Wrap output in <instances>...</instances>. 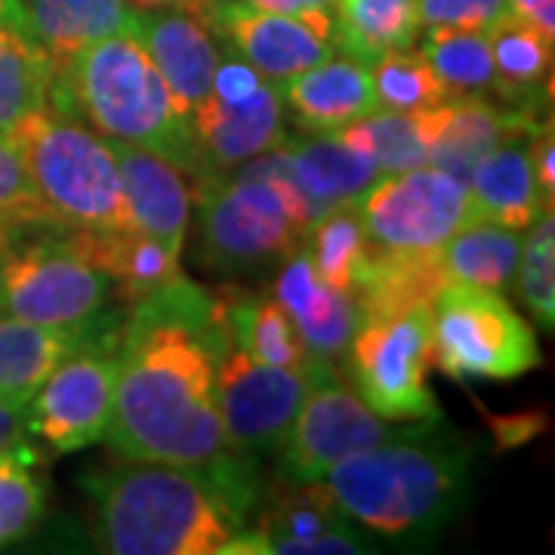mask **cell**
<instances>
[{
  "label": "cell",
  "instance_id": "1",
  "mask_svg": "<svg viewBox=\"0 0 555 555\" xmlns=\"http://www.w3.org/2000/svg\"><path fill=\"white\" fill-rule=\"evenodd\" d=\"M214 297L177 275L133 302L118 339L108 451L130 463L210 466L225 456Z\"/></svg>",
  "mask_w": 555,
  "mask_h": 555
},
{
  "label": "cell",
  "instance_id": "2",
  "mask_svg": "<svg viewBox=\"0 0 555 555\" xmlns=\"http://www.w3.org/2000/svg\"><path fill=\"white\" fill-rule=\"evenodd\" d=\"M100 553L219 555L241 531L257 485L238 460L210 466L130 463L83 478Z\"/></svg>",
  "mask_w": 555,
  "mask_h": 555
},
{
  "label": "cell",
  "instance_id": "3",
  "mask_svg": "<svg viewBox=\"0 0 555 555\" xmlns=\"http://www.w3.org/2000/svg\"><path fill=\"white\" fill-rule=\"evenodd\" d=\"M426 426L346 456L321 478L343 516L392 543H426L454 521L473 454L463 441L429 438Z\"/></svg>",
  "mask_w": 555,
  "mask_h": 555
},
{
  "label": "cell",
  "instance_id": "4",
  "mask_svg": "<svg viewBox=\"0 0 555 555\" xmlns=\"http://www.w3.org/2000/svg\"><path fill=\"white\" fill-rule=\"evenodd\" d=\"M50 112L87 120L105 139L155 152L182 173H198L192 124L133 31L102 38L56 62Z\"/></svg>",
  "mask_w": 555,
  "mask_h": 555
},
{
  "label": "cell",
  "instance_id": "5",
  "mask_svg": "<svg viewBox=\"0 0 555 555\" xmlns=\"http://www.w3.org/2000/svg\"><path fill=\"white\" fill-rule=\"evenodd\" d=\"M43 214L60 229H133L118 164L105 137L56 112H38L13 133Z\"/></svg>",
  "mask_w": 555,
  "mask_h": 555
},
{
  "label": "cell",
  "instance_id": "6",
  "mask_svg": "<svg viewBox=\"0 0 555 555\" xmlns=\"http://www.w3.org/2000/svg\"><path fill=\"white\" fill-rule=\"evenodd\" d=\"M297 182L287 170L204 179L198 189L201 262L217 275H254L281 266L306 238L294 217Z\"/></svg>",
  "mask_w": 555,
  "mask_h": 555
},
{
  "label": "cell",
  "instance_id": "7",
  "mask_svg": "<svg viewBox=\"0 0 555 555\" xmlns=\"http://www.w3.org/2000/svg\"><path fill=\"white\" fill-rule=\"evenodd\" d=\"M433 364L451 379H518L540 364L534 327L503 291L448 281L429 306Z\"/></svg>",
  "mask_w": 555,
  "mask_h": 555
},
{
  "label": "cell",
  "instance_id": "8",
  "mask_svg": "<svg viewBox=\"0 0 555 555\" xmlns=\"http://www.w3.org/2000/svg\"><path fill=\"white\" fill-rule=\"evenodd\" d=\"M349 367L358 398L383 420L438 423L436 392L429 389L433 364V312L414 306L408 312L358 321L349 343Z\"/></svg>",
  "mask_w": 555,
  "mask_h": 555
},
{
  "label": "cell",
  "instance_id": "9",
  "mask_svg": "<svg viewBox=\"0 0 555 555\" xmlns=\"http://www.w3.org/2000/svg\"><path fill=\"white\" fill-rule=\"evenodd\" d=\"M65 235L22 241L0 272V315L47 327H78L102 315L115 284Z\"/></svg>",
  "mask_w": 555,
  "mask_h": 555
},
{
  "label": "cell",
  "instance_id": "10",
  "mask_svg": "<svg viewBox=\"0 0 555 555\" xmlns=\"http://www.w3.org/2000/svg\"><path fill=\"white\" fill-rule=\"evenodd\" d=\"M321 356L299 367L262 364L219 334L214 349L217 367V408L225 444L238 454H272L294 426L302 398L315 379Z\"/></svg>",
  "mask_w": 555,
  "mask_h": 555
},
{
  "label": "cell",
  "instance_id": "11",
  "mask_svg": "<svg viewBox=\"0 0 555 555\" xmlns=\"http://www.w3.org/2000/svg\"><path fill=\"white\" fill-rule=\"evenodd\" d=\"M367 244L379 254H436L469 222V192L436 167L383 173L356 201Z\"/></svg>",
  "mask_w": 555,
  "mask_h": 555
},
{
  "label": "cell",
  "instance_id": "12",
  "mask_svg": "<svg viewBox=\"0 0 555 555\" xmlns=\"http://www.w3.org/2000/svg\"><path fill=\"white\" fill-rule=\"evenodd\" d=\"M396 436L401 433L343 383L334 361L321 358L297 420L278 448L281 478L294 485L321 481L339 460Z\"/></svg>",
  "mask_w": 555,
  "mask_h": 555
},
{
  "label": "cell",
  "instance_id": "13",
  "mask_svg": "<svg viewBox=\"0 0 555 555\" xmlns=\"http://www.w3.org/2000/svg\"><path fill=\"white\" fill-rule=\"evenodd\" d=\"M100 346L87 343L62 358L28 401L31 433L56 454H75L105 438L118 386V346L115 352Z\"/></svg>",
  "mask_w": 555,
  "mask_h": 555
},
{
  "label": "cell",
  "instance_id": "14",
  "mask_svg": "<svg viewBox=\"0 0 555 555\" xmlns=\"http://www.w3.org/2000/svg\"><path fill=\"white\" fill-rule=\"evenodd\" d=\"M201 22L217 38L229 40L241 60L275 87L334 56L331 13L287 16L250 0H214Z\"/></svg>",
  "mask_w": 555,
  "mask_h": 555
},
{
  "label": "cell",
  "instance_id": "15",
  "mask_svg": "<svg viewBox=\"0 0 555 555\" xmlns=\"http://www.w3.org/2000/svg\"><path fill=\"white\" fill-rule=\"evenodd\" d=\"M371 553L352 518L324 491L321 481H284L269 491V500L247 534H232L222 555H364Z\"/></svg>",
  "mask_w": 555,
  "mask_h": 555
},
{
  "label": "cell",
  "instance_id": "16",
  "mask_svg": "<svg viewBox=\"0 0 555 555\" xmlns=\"http://www.w3.org/2000/svg\"><path fill=\"white\" fill-rule=\"evenodd\" d=\"M284 127V102L269 80H262L247 100L222 102L207 96L192 118L195 177H225L241 164L272 152L287 139Z\"/></svg>",
  "mask_w": 555,
  "mask_h": 555
},
{
  "label": "cell",
  "instance_id": "17",
  "mask_svg": "<svg viewBox=\"0 0 555 555\" xmlns=\"http://www.w3.org/2000/svg\"><path fill=\"white\" fill-rule=\"evenodd\" d=\"M133 35L142 40L152 62L167 80L179 112L195 118L201 105L210 96L214 72L219 65V47L210 28L189 10H137Z\"/></svg>",
  "mask_w": 555,
  "mask_h": 555
},
{
  "label": "cell",
  "instance_id": "18",
  "mask_svg": "<svg viewBox=\"0 0 555 555\" xmlns=\"http://www.w3.org/2000/svg\"><path fill=\"white\" fill-rule=\"evenodd\" d=\"M278 93L284 112L306 137L337 133L379 108L371 65L349 56H327L297 78L278 83Z\"/></svg>",
  "mask_w": 555,
  "mask_h": 555
},
{
  "label": "cell",
  "instance_id": "19",
  "mask_svg": "<svg viewBox=\"0 0 555 555\" xmlns=\"http://www.w3.org/2000/svg\"><path fill=\"white\" fill-rule=\"evenodd\" d=\"M118 164L120 189L133 229L164 244L170 254H182L189 222H192V192L182 179V170L155 152L139 145L105 139Z\"/></svg>",
  "mask_w": 555,
  "mask_h": 555
},
{
  "label": "cell",
  "instance_id": "20",
  "mask_svg": "<svg viewBox=\"0 0 555 555\" xmlns=\"http://www.w3.org/2000/svg\"><path fill=\"white\" fill-rule=\"evenodd\" d=\"M272 297L291 315L306 352L334 361L349 349L358 327L356 299L318 275L306 247H297L281 262Z\"/></svg>",
  "mask_w": 555,
  "mask_h": 555
},
{
  "label": "cell",
  "instance_id": "21",
  "mask_svg": "<svg viewBox=\"0 0 555 555\" xmlns=\"http://www.w3.org/2000/svg\"><path fill=\"white\" fill-rule=\"evenodd\" d=\"M528 142L531 133H513L478 160L466 182L469 222H496L525 232L543 210H553L537 189Z\"/></svg>",
  "mask_w": 555,
  "mask_h": 555
},
{
  "label": "cell",
  "instance_id": "22",
  "mask_svg": "<svg viewBox=\"0 0 555 555\" xmlns=\"http://www.w3.org/2000/svg\"><path fill=\"white\" fill-rule=\"evenodd\" d=\"M543 120L528 108H500L488 96H460L448 105V118L429 152V167L469 182L476 164L513 133H534Z\"/></svg>",
  "mask_w": 555,
  "mask_h": 555
},
{
  "label": "cell",
  "instance_id": "23",
  "mask_svg": "<svg viewBox=\"0 0 555 555\" xmlns=\"http://www.w3.org/2000/svg\"><path fill=\"white\" fill-rule=\"evenodd\" d=\"M25 38L53 62L72 60L83 47L137 28V7L127 0H22Z\"/></svg>",
  "mask_w": 555,
  "mask_h": 555
},
{
  "label": "cell",
  "instance_id": "24",
  "mask_svg": "<svg viewBox=\"0 0 555 555\" xmlns=\"http://www.w3.org/2000/svg\"><path fill=\"white\" fill-rule=\"evenodd\" d=\"M96 318L78 327H47L0 315V398L31 401L62 358L93 343Z\"/></svg>",
  "mask_w": 555,
  "mask_h": 555
},
{
  "label": "cell",
  "instance_id": "25",
  "mask_svg": "<svg viewBox=\"0 0 555 555\" xmlns=\"http://www.w3.org/2000/svg\"><path fill=\"white\" fill-rule=\"evenodd\" d=\"M214 315L219 334L262 364L299 367L309 358L294 321L275 297H257L229 287L214 297Z\"/></svg>",
  "mask_w": 555,
  "mask_h": 555
},
{
  "label": "cell",
  "instance_id": "26",
  "mask_svg": "<svg viewBox=\"0 0 555 555\" xmlns=\"http://www.w3.org/2000/svg\"><path fill=\"white\" fill-rule=\"evenodd\" d=\"M284 152L299 189L312 201L318 217H324L339 204H352L379 177L374 158L346 145L337 133L299 139V142L284 139Z\"/></svg>",
  "mask_w": 555,
  "mask_h": 555
},
{
  "label": "cell",
  "instance_id": "27",
  "mask_svg": "<svg viewBox=\"0 0 555 555\" xmlns=\"http://www.w3.org/2000/svg\"><path fill=\"white\" fill-rule=\"evenodd\" d=\"M420 28L416 0H334L331 7V47L364 65L414 47Z\"/></svg>",
  "mask_w": 555,
  "mask_h": 555
},
{
  "label": "cell",
  "instance_id": "28",
  "mask_svg": "<svg viewBox=\"0 0 555 555\" xmlns=\"http://www.w3.org/2000/svg\"><path fill=\"white\" fill-rule=\"evenodd\" d=\"M72 235L83 247V254L112 278L120 297L130 302L152 297L164 284L182 275L177 254H170L164 244L142 235L137 229H124V232L72 229Z\"/></svg>",
  "mask_w": 555,
  "mask_h": 555
},
{
  "label": "cell",
  "instance_id": "29",
  "mask_svg": "<svg viewBox=\"0 0 555 555\" xmlns=\"http://www.w3.org/2000/svg\"><path fill=\"white\" fill-rule=\"evenodd\" d=\"M488 43L494 56V96L513 108H528L550 90L553 72V38H546L537 25L506 13L488 28Z\"/></svg>",
  "mask_w": 555,
  "mask_h": 555
},
{
  "label": "cell",
  "instance_id": "30",
  "mask_svg": "<svg viewBox=\"0 0 555 555\" xmlns=\"http://www.w3.org/2000/svg\"><path fill=\"white\" fill-rule=\"evenodd\" d=\"M521 232L496 222H466L438 247V266L448 281L506 291L516 281Z\"/></svg>",
  "mask_w": 555,
  "mask_h": 555
},
{
  "label": "cell",
  "instance_id": "31",
  "mask_svg": "<svg viewBox=\"0 0 555 555\" xmlns=\"http://www.w3.org/2000/svg\"><path fill=\"white\" fill-rule=\"evenodd\" d=\"M56 62L16 28L0 25V137L50 108Z\"/></svg>",
  "mask_w": 555,
  "mask_h": 555
},
{
  "label": "cell",
  "instance_id": "32",
  "mask_svg": "<svg viewBox=\"0 0 555 555\" xmlns=\"http://www.w3.org/2000/svg\"><path fill=\"white\" fill-rule=\"evenodd\" d=\"M448 105L423 108V112H389L377 108L367 118H361L367 139H371V158L383 173H404L429 164V152L436 145L438 133L448 118Z\"/></svg>",
  "mask_w": 555,
  "mask_h": 555
},
{
  "label": "cell",
  "instance_id": "33",
  "mask_svg": "<svg viewBox=\"0 0 555 555\" xmlns=\"http://www.w3.org/2000/svg\"><path fill=\"white\" fill-rule=\"evenodd\" d=\"M306 238H309L306 250L315 262L318 275L352 297L374 254L364 235V225L358 219L356 204H339L324 217H318L309 225Z\"/></svg>",
  "mask_w": 555,
  "mask_h": 555
},
{
  "label": "cell",
  "instance_id": "34",
  "mask_svg": "<svg viewBox=\"0 0 555 555\" xmlns=\"http://www.w3.org/2000/svg\"><path fill=\"white\" fill-rule=\"evenodd\" d=\"M420 53L433 65V72L454 100L494 93V56H491L488 31L429 28Z\"/></svg>",
  "mask_w": 555,
  "mask_h": 555
},
{
  "label": "cell",
  "instance_id": "35",
  "mask_svg": "<svg viewBox=\"0 0 555 555\" xmlns=\"http://www.w3.org/2000/svg\"><path fill=\"white\" fill-rule=\"evenodd\" d=\"M374 87H377L379 108L389 112H423V108H436L454 100L448 93V87L438 80L433 65L420 50H392L383 60L371 65Z\"/></svg>",
  "mask_w": 555,
  "mask_h": 555
},
{
  "label": "cell",
  "instance_id": "36",
  "mask_svg": "<svg viewBox=\"0 0 555 555\" xmlns=\"http://www.w3.org/2000/svg\"><path fill=\"white\" fill-rule=\"evenodd\" d=\"M35 463L38 454L0 456V550L25 540L43 521L47 485Z\"/></svg>",
  "mask_w": 555,
  "mask_h": 555
},
{
  "label": "cell",
  "instance_id": "37",
  "mask_svg": "<svg viewBox=\"0 0 555 555\" xmlns=\"http://www.w3.org/2000/svg\"><path fill=\"white\" fill-rule=\"evenodd\" d=\"M528 238L521 241L518 254L516 284L518 297L528 306V312L546 327H555V217L553 210H543L528 225Z\"/></svg>",
  "mask_w": 555,
  "mask_h": 555
},
{
  "label": "cell",
  "instance_id": "38",
  "mask_svg": "<svg viewBox=\"0 0 555 555\" xmlns=\"http://www.w3.org/2000/svg\"><path fill=\"white\" fill-rule=\"evenodd\" d=\"M0 214H13V217L28 219L35 225H43V229H60L43 214L31 177H28V167L22 160L20 145L10 137H0Z\"/></svg>",
  "mask_w": 555,
  "mask_h": 555
},
{
  "label": "cell",
  "instance_id": "39",
  "mask_svg": "<svg viewBox=\"0 0 555 555\" xmlns=\"http://www.w3.org/2000/svg\"><path fill=\"white\" fill-rule=\"evenodd\" d=\"M423 28H476L488 31L509 10V0H416Z\"/></svg>",
  "mask_w": 555,
  "mask_h": 555
},
{
  "label": "cell",
  "instance_id": "40",
  "mask_svg": "<svg viewBox=\"0 0 555 555\" xmlns=\"http://www.w3.org/2000/svg\"><path fill=\"white\" fill-rule=\"evenodd\" d=\"M259 83H262V75H259L257 68H254L250 62L241 60V56H235V60H225L217 65L210 96L222 102L247 100Z\"/></svg>",
  "mask_w": 555,
  "mask_h": 555
},
{
  "label": "cell",
  "instance_id": "41",
  "mask_svg": "<svg viewBox=\"0 0 555 555\" xmlns=\"http://www.w3.org/2000/svg\"><path fill=\"white\" fill-rule=\"evenodd\" d=\"M28 401L0 398V456L3 454H35L28 441Z\"/></svg>",
  "mask_w": 555,
  "mask_h": 555
},
{
  "label": "cell",
  "instance_id": "42",
  "mask_svg": "<svg viewBox=\"0 0 555 555\" xmlns=\"http://www.w3.org/2000/svg\"><path fill=\"white\" fill-rule=\"evenodd\" d=\"M531 167H534V179L543 204L553 207L555 201V139H553V120L540 124L531 133Z\"/></svg>",
  "mask_w": 555,
  "mask_h": 555
},
{
  "label": "cell",
  "instance_id": "43",
  "mask_svg": "<svg viewBox=\"0 0 555 555\" xmlns=\"http://www.w3.org/2000/svg\"><path fill=\"white\" fill-rule=\"evenodd\" d=\"M509 10L555 40V0H509Z\"/></svg>",
  "mask_w": 555,
  "mask_h": 555
},
{
  "label": "cell",
  "instance_id": "44",
  "mask_svg": "<svg viewBox=\"0 0 555 555\" xmlns=\"http://www.w3.org/2000/svg\"><path fill=\"white\" fill-rule=\"evenodd\" d=\"M31 229H43V225H35V222L13 217V214H0V272L7 266V259L13 257V250L28 238Z\"/></svg>",
  "mask_w": 555,
  "mask_h": 555
},
{
  "label": "cell",
  "instance_id": "45",
  "mask_svg": "<svg viewBox=\"0 0 555 555\" xmlns=\"http://www.w3.org/2000/svg\"><path fill=\"white\" fill-rule=\"evenodd\" d=\"M262 10H275L287 16H312V13H331L334 0H250Z\"/></svg>",
  "mask_w": 555,
  "mask_h": 555
},
{
  "label": "cell",
  "instance_id": "46",
  "mask_svg": "<svg viewBox=\"0 0 555 555\" xmlns=\"http://www.w3.org/2000/svg\"><path fill=\"white\" fill-rule=\"evenodd\" d=\"M127 3H133L137 10H164V7H173V10H189V13H195V16H204V10L214 3V0H127Z\"/></svg>",
  "mask_w": 555,
  "mask_h": 555
},
{
  "label": "cell",
  "instance_id": "47",
  "mask_svg": "<svg viewBox=\"0 0 555 555\" xmlns=\"http://www.w3.org/2000/svg\"><path fill=\"white\" fill-rule=\"evenodd\" d=\"M0 25L16 28L25 35V20H22V0H0Z\"/></svg>",
  "mask_w": 555,
  "mask_h": 555
}]
</instances>
